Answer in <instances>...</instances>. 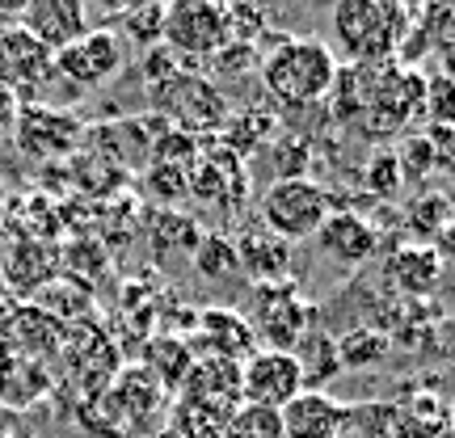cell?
<instances>
[{
  "mask_svg": "<svg viewBox=\"0 0 455 438\" xmlns=\"http://www.w3.org/2000/svg\"><path fill=\"white\" fill-rule=\"evenodd\" d=\"M232 244H236L241 275L249 283H283L287 270H291V244L278 241L275 232H266V227H244Z\"/></svg>",
  "mask_w": 455,
  "mask_h": 438,
  "instance_id": "cell-20",
  "label": "cell"
},
{
  "mask_svg": "<svg viewBox=\"0 0 455 438\" xmlns=\"http://www.w3.org/2000/svg\"><path fill=\"white\" fill-rule=\"evenodd\" d=\"M396 161H401V178H413L422 181L426 173H435V147L426 135H405V144L396 152Z\"/></svg>",
  "mask_w": 455,
  "mask_h": 438,
  "instance_id": "cell-38",
  "label": "cell"
},
{
  "mask_svg": "<svg viewBox=\"0 0 455 438\" xmlns=\"http://www.w3.org/2000/svg\"><path fill=\"white\" fill-rule=\"evenodd\" d=\"M0 438H4V434H0Z\"/></svg>",
  "mask_w": 455,
  "mask_h": 438,
  "instance_id": "cell-44",
  "label": "cell"
},
{
  "mask_svg": "<svg viewBox=\"0 0 455 438\" xmlns=\"http://www.w3.org/2000/svg\"><path fill=\"white\" fill-rule=\"evenodd\" d=\"M198 241H203V227L190 219V215H178V211H161L152 219V244L156 249H178V253H190L195 258Z\"/></svg>",
  "mask_w": 455,
  "mask_h": 438,
  "instance_id": "cell-30",
  "label": "cell"
},
{
  "mask_svg": "<svg viewBox=\"0 0 455 438\" xmlns=\"http://www.w3.org/2000/svg\"><path fill=\"white\" fill-rule=\"evenodd\" d=\"M261 227L275 232L278 241L299 244L312 241L321 224L333 215V198L321 181L312 178H291V181H270L261 195Z\"/></svg>",
  "mask_w": 455,
  "mask_h": 438,
  "instance_id": "cell-5",
  "label": "cell"
},
{
  "mask_svg": "<svg viewBox=\"0 0 455 438\" xmlns=\"http://www.w3.org/2000/svg\"><path fill=\"white\" fill-rule=\"evenodd\" d=\"M13 144L21 156H30L38 164H55L72 156L84 144V127L81 118L64 106H26L17 110V127H13Z\"/></svg>",
  "mask_w": 455,
  "mask_h": 438,
  "instance_id": "cell-8",
  "label": "cell"
},
{
  "mask_svg": "<svg viewBox=\"0 0 455 438\" xmlns=\"http://www.w3.org/2000/svg\"><path fill=\"white\" fill-rule=\"evenodd\" d=\"M278 131V114L275 110H261V106H244L241 114L228 110L224 127L215 131L212 139L220 147H228L232 156H241V161H249V156H258L261 147L275 139Z\"/></svg>",
  "mask_w": 455,
  "mask_h": 438,
  "instance_id": "cell-21",
  "label": "cell"
},
{
  "mask_svg": "<svg viewBox=\"0 0 455 438\" xmlns=\"http://www.w3.org/2000/svg\"><path fill=\"white\" fill-rule=\"evenodd\" d=\"M106 396H110V405L118 409V418L127 426H144L148 418H156L164 405V388L152 379V371H144L140 362H131L123 371L114 375V384H106Z\"/></svg>",
  "mask_w": 455,
  "mask_h": 438,
  "instance_id": "cell-18",
  "label": "cell"
},
{
  "mask_svg": "<svg viewBox=\"0 0 455 438\" xmlns=\"http://www.w3.org/2000/svg\"><path fill=\"white\" fill-rule=\"evenodd\" d=\"M161 43L169 51H178L181 60H190V64L212 60L215 51L232 43L228 4H215V0H178V4H169Z\"/></svg>",
  "mask_w": 455,
  "mask_h": 438,
  "instance_id": "cell-7",
  "label": "cell"
},
{
  "mask_svg": "<svg viewBox=\"0 0 455 438\" xmlns=\"http://www.w3.org/2000/svg\"><path fill=\"white\" fill-rule=\"evenodd\" d=\"M190 198L212 203L220 211H241L249 203V164L241 156H232L228 147H220L212 139H203L198 161L190 164Z\"/></svg>",
  "mask_w": 455,
  "mask_h": 438,
  "instance_id": "cell-9",
  "label": "cell"
},
{
  "mask_svg": "<svg viewBox=\"0 0 455 438\" xmlns=\"http://www.w3.org/2000/svg\"><path fill=\"white\" fill-rule=\"evenodd\" d=\"M51 388L47 362H30V358H13V367L0 375V405L9 409H30L38 405Z\"/></svg>",
  "mask_w": 455,
  "mask_h": 438,
  "instance_id": "cell-25",
  "label": "cell"
},
{
  "mask_svg": "<svg viewBox=\"0 0 455 438\" xmlns=\"http://www.w3.org/2000/svg\"><path fill=\"white\" fill-rule=\"evenodd\" d=\"M447 198L439 195H422L418 203H409V227L418 232V236H439L443 227H447Z\"/></svg>",
  "mask_w": 455,
  "mask_h": 438,
  "instance_id": "cell-37",
  "label": "cell"
},
{
  "mask_svg": "<svg viewBox=\"0 0 455 438\" xmlns=\"http://www.w3.org/2000/svg\"><path fill=\"white\" fill-rule=\"evenodd\" d=\"M422 118L430 127H455V76H447V72H430L426 76Z\"/></svg>",
  "mask_w": 455,
  "mask_h": 438,
  "instance_id": "cell-33",
  "label": "cell"
},
{
  "mask_svg": "<svg viewBox=\"0 0 455 438\" xmlns=\"http://www.w3.org/2000/svg\"><path fill=\"white\" fill-rule=\"evenodd\" d=\"M388 275L405 295H426L439 283L443 258L435 253V244H401L388 261Z\"/></svg>",
  "mask_w": 455,
  "mask_h": 438,
  "instance_id": "cell-24",
  "label": "cell"
},
{
  "mask_svg": "<svg viewBox=\"0 0 455 438\" xmlns=\"http://www.w3.org/2000/svg\"><path fill=\"white\" fill-rule=\"evenodd\" d=\"M388 346H392V341L384 338L379 329H367V325L341 333V338H338L341 371H346V367H350V371H371V367H379V362L388 358Z\"/></svg>",
  "mask_w": 455,
  "mask_h": 438,
  "instance_id": "cell-27",
  "label": "cell"
},
{
  "mask_svg": "<svg viewBox=\"0 0 455 438\" xmlns=\"http://www.w3.org/2000/svg\"><path fill=\"white\" fill-rule=\"evenodd\" d=\"M186 64H190V60H181L178 51H169L164 43H156V47H148V55H144V84L152 89V84L169 81V76H178Z\"/></svg>",
  "mask_w": 455,
  "mask_h": 438,
  "instance_id": "cell-39",
  "label": "cell"
},
{
  "mask_svg": "<svg viewBox=\"0 0 455 438\" xmlns=\"http://www.w3.org/2000/svg\"><path fill=\"white\" fill-rule=\"evenodd\" d=\"M195 270L203 278H228V275H241V261H236V244L220 236V232H203V241L195 249Z\"/></svg>",
  "mask_w": 455,
  "mask_h": 438,
  "instance_id": "cell-29",
  "label": "cell"
},
{
  "mask_svg": "<svg viewBox=\"0 0 455 438\" xmlns=\"http://www.w3.org/2000/svg\"><path fill=\"white\" fill-rule=\"evenodd\" d=\"M363 186H367L375 198H396L401 195L405 178H401L396 152H375L371 161H367V169H363Z\"/></svg>",
  "mask_w": 455,
  "mask_h": 438,
  "instance_id": "cell-34",
  "label": "cell"
},
{
  "mask_svg": "<svg viewBox=\"0 0 455 438\" xmlns=\"http://www.w3.org/2000/svg\"><path fill=\"white\" fill-rule=\"evenodd\" d=\"M178 401L207 409L212 418L228 422L236 409L244 405L241 396V362H224V358H195V367L178 388Z\"/></svg>",
  "mask_w": 455,
  "mask_h": 438,
  "instance_id": "cell-13",
  "label": "cell"
},
{
  "mask_svg": "<svg viewBox=\"0 0 455 438\" xmlns=\"http://www.w3.org/2000/svg\"><path fill=\"white\" fill-rule=\"evenodd\" d=\"M435 253H439V258L443 253H455V224H447L439 232V249H435Z\"/></svg>",
  "mask_w": 455,
  "mask_h": 438,
  "instance_id": "cell-42",
  "label": "cell"
},
{
  "mask_svg": "<svg viewBox=\"0 0 455 438\" xmlns=\"http://www.w3.org/2000/svg\"><path fill=\"white\" fill-rule=\"evenodd\" d=\"M341 438H350V434H341Z\"/></svg>",
  "mask_w": 455,
  "mask_h": 438,
  "instance_id": "cell-43",
  "label": "cell"
},
{
  "mask_svg": "<svg viewBox=\"0 0 455 438\" xmlns=\"http://www.w3.org/2000/svg\"><path fill=\"white\" fill-rule=\"evenodd\" d=\"M430 147H435V169H443L447 178H455V127H426L422 131Z\"/></svg>",
  "mask_w": 455,
  "mask_h": 438,
  "instance_id": "cell-40",
  "label": "cell"
},
{
  "mask_svg": "<svg viewBox=\"0 0 455 438\" xmlns=\"http://www.w3.org/2000/svg\"><path fill=\"white\" fill-rule=\"evenodd\" d=\"M144 190L156 203H164V211H173V203L190 198V169H178V164H152L144 169Z\"/></svg>",
  "mask_w": 455,
  "mask_h": 438,
  "instance_id": "cell-32",
  "label": "cell"
},
{
  "mask_svg": "<svg viewBox=\"0 0 455 438\" xmlns=\"http://www.w3.org/2000/svg\"><path fill=\"white\" fill-rule=\"evenodd\" d=\"M148 101H152V110L164 114L178 131L198 135V139H203V135H215L228 118L224 93L212 84V76L198 72V64H186L178 76L152 84V89H148Z\"/></svg>",
  "mask_w": 455,
  "mask_h": 438,
  "instance_id": "cell-3",
  "label": "cell"
},
{
  "mask_svg": "<svg viewBox=\"0 0 455 438\" xmlns=\"http://www.w3.org/2000/svg\"><path fill=\"white\" fill-rule=\"evenodd\" d=\"M413 21L430 38V51L439 55V72L455 76V4H422L413 9Z\"/></svg>",
  "mask_w": 455,
  "mask_h": 438,
  "instance_id": "cell-26",
  "label": "cell"
},
{
  "mask_svg": "<svg viewBox=\"0 0 455 438\" xmlns=\"http://www.w3.org/2000/svg\"><path fill=\"white\" fill-rule=\"evenodd\" d=\"M17 110H21V101H17V93L9 89V84H0V144L13 135L17 127Z\"/></svg>",
  "mask_w": 455,
  "mask_h": 438,
  "instance_id": "cell-41",
  "label": "cell"
},
{
  "mask_svg": "<svg viewBox=\"0 0 455 438\" xmlns=\"http://www.w3.org/2000/svg\"><path fill=\"white\" fill-rule=\"evenodd\" d=\"M258 64H261L258 47H244V43H228V47H220L212 60H203L198 68H207V72H215V76H244V72H253ZM207 72H203V76H207Z\"/></svg>",
  "mask_w": 455,
  "mask_h": 438,
  "instance_id": "cell-36",
  "label": "cell"
},
{
  "mask_svg": "<svg viewBox=\"0 0 455 438\" xmlns=\"http://www.w3.org/2000/svg\"><path fill=\"white\" fill-rule=\"evenodd\" d=\"M164 9L169 4H152V0H144V4H127L123 13H118V38L127 34L135 47H156L164 34Z\"/></svg>",
  "mask_w": 455,
  "mask_h": 438,
  "instance_id": "cell-28",
  "label": "cell"
},
{
  "mask_svg": "<svg viewBox=\"0 0 455 438\" xmlns=\"http://www.w3.org/2000/svg\"><path fill=\"white\" fill-rule=\"evenodd\" d=\"M21 30L30 34L43 51L60 55L64 47H72L76 38L89 34V9L81 0H26Z\"/></svg>",
  "mask_w": 455,
  "mask_h": 438,
  "instance_id": "cell-14",
  "label": "cell"
},
{
  "mask_svg": "<svg viewBox=\"0 0 455 438\" xmlns=\"http://www.w3.org/2000/svg\"><path fill=\"white\" fill-rule=\"evenodd\" d=\"M144 371H152V379L164 388V396H178V388L186 384V375L195 367V354L186 338H173V333H156V338L144 346Z\"/></svg>",
  "mask_w": 455,
  "mask_h": 438,
  "instance_id": "cell-22",
  "label": "cell"
},
{
  "mask_svg": "<svg viewBox=\"0 0 455 438\" xmlns=\"http://www.w3.org/2000/svg\"><path fill=\"white\" fill-rule=\"evenodd\" d=\"M186 346L195 358H224V362H244L258 354V338L244 321V312L236 308H203L195 316V329L186 333Z\"/></svg>",
  "mask_w": 455,
  "mask_h": 438,
  "instance_id": "cell-11",
  "label": "cell"
},
{
  "mask_svg": "<svg viewBox=\"0 0 455 438\" xmlns=\"http://www.w3.org/2000/svg\"><path fill=\"white\" fill-rule=\"evenodd\" d=\"M299 392H304V375H299V362L291 354H283V350H258L253 358L241 362V396L249 405L283 409V405H291Z\"/></svg>",
  "mask_w": 455,
  "mask_h": 438,
  "instance_id": "cell-12",
  "label": "cell"
},
{
  "mask_svg": "<svg viewBox=\"0 0 455 438\" xmlns=\"http://www.w3.org/2000/svg\"><path fill=\"white\" fill-rule=\"evenodd\" d=\"M249 295H253L249 329L261 341V350L291 354L299 338L312 329V304L299 295L291 278H283V283H249Z\"/></svg>",
  "mask_w": 455,
  "mask_h": 438,
  "instance_id": "cell-6",
  "label": "cell"
},
{
  "mask_svg": "<svg viewBox=\"0 0 455 438\" xmlns=\"http://www.w3.org/2000/svg\"><path fill=\"white\" fill-rule=\"evenodd\" d=\"M220 438H283L278 409H261V405H249V401H244L224 422V434Z\"/></svg>",
  "mask_w": 455,
  "mask_h": 438,
  "instance_id": "cell-31",
  "label": "cell"
},
{
  "mask_svg": "<svg viewBox=\"0 0 455 438\" xmlns=\"http://www.w3.org/2000/svg\"><path fill=\"white\" fill-rule=\"evenodd\" d=\"M64 338H68V325L51 321L47 312L30 308H9L4 321H0V341L13 350V358H30V362H43V358L60 354L64 350Z\"/></svg>",
  "mask_w": 455,
  "mask_h": 438,
  "instance_id": "cell-15",
  "label": "cell"
},
{
  "mask_svg": "<svg viewBox=\"0 0 455 438\" xmlns=\"http://www.w3.org/2000/svg\"><path fill=\"white\" fill-rule=\"evenodd\" d=\"M409 26L413 9L396 0H341L333 9V34L350 64H396Z\"/></svg>",
  "mask_w": 455,
  "mask_h": 438,
  "instance_id": "cell-2",
  "label": "cell"
},
{
  "mask_svg": "<svg viewBox=\"0 0 455 438\" xmlns=\"http://www.w3.org/2000/svg\"><path fill=\"white\" fill-rule=\"evenodd\" d=\"M0 266H4L0 278L9 283V291L17 299H34L51 278H60V249L55 244H38V241H13L4 249Z\"/></svg>",
  "mask_w": 455,
  "mask_h": 438,
  "instance_id": "cell-17",
  "label": "cell"
},
{
  "mask_svg": "<svg viewBox=\"0 0 455 438\" xmlns=\"http://www.w3.org/2000/svg\"><path fill=\"white\" fill-rule=\"evenodd\" d=\"M258 72H261V84L283 106H316L333 89L338 55L321 38H287V34H278L275 47L261 51Z\"/></svg>",
  "mask_w": 455,
  "mask_h": 438,
  "instance_id": "cell-1",
  "label": "cell"
},
{
  "mask_svg": "<svg viewBox=\"0 0 455 438\" xmlns=\"http://www.w3.org/2000/svg\"><path fill=\"white\" fill-rule=\"evenodd\" d=\"M55 76H64L76 89H98V84L114 81L118 68H123V38L110 26H89L84 38H76L72 47H64L60 55H51Z\"/></svg>",
  "mask_w": 455,
  "mask_h": 438,
  "instance_id": "cell-10",
  "label": "cell"
},
{
  "mask_svg": "<svg viewBox=\"0 0 455 438\" xmlns=\"http://www.w3.org/2000/svg\"><path fill=\"white\" fill-rule=\"evenodd\" d=\"M316 244H321V253L333 258L338 266H363V261L375 253L379 236H375V227L367 224L363 215L333 211L325 224H321V232H316Z\"/></svg>",
  "mask_w": 455,
  "mask_h": 438,
  "instance_id": "cell-19",
  "label": "cell"
},
{
  "mask_svg": "<svg viewBox=\"0 0 455 438\" xmlns=\"http://www.w3.org/2000/svg\"><path fill=\"white\" fill-rule=\"evenodd\" d=\"M283 438H341L350 430V405L333 401L329 392H299L291 405L278 409Z\"/></svg>",
  "mask_w": 455,
  "mask_h": 438,
  "instance_id": "cell-16",
  "label": "cell"
},
{
  "mask_svg": "<svg viewBox=\"0 0 455 438\" xmlns=\"http://www.w3.org/2000/svg\"><path fill=\"white\" fill-rule=\"evenodd\" d=\"M291 358L299 362L304 375V392H325L333 379L341 375V358H338V338H329L325 329H308L299 346L291 350Z\"/></svg>",
  "mask_w": 455,
  "mask_h": 438,
  "instance_id": "cell-23",
  "label": "cell"
},
{
  "mask_svg": "<svg viewBox=\"0 0 455 438\" xmlns=\"http://www.w3.org/2000/svg\"><path fill=\"white\" fill-rule=\"evenodd\" d=\"M266 21L270 13L261 9V4H228V34H232V43H244V47H261V34L266 30Z\"/></svg>",
  "mask_w": 455,
  "mask_h": 438,
  "instance_id": "cell-35",
  "label": "cell"
},
{
  "mask_svg": "<svg viewBox=\"0 0 455 438\" xmlns=\"http://www.w3.org/2000/svg\"><path fill=\"white\" fill-rule=\"evenodd\" d=\"M422 98H426V72L401 64H379L371 81V98L367 110L355 127L367 139H392L405 135L413 118H422Z\"/></svg>",
  "mask_w": 455,
  "mask_h": 438,
  "instance_id": "cell-4",
  "label": "cell"
}]
</instances>
